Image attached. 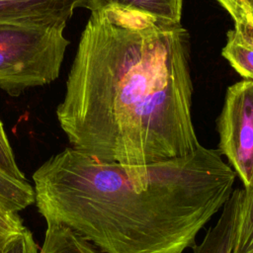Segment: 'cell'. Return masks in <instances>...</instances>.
Masks as SVG:
<instances>
[{"label": "cell", "instance_id": "cell-7", "mask_svg": "<svg viewBox=\"0 0 253 253\" xmlns=\"http://www.w3.org/2000/svg\"><path fill=\"white\" fill-rule=\"evenodd\" d=\"M221 54L239 75L253 81V27L235 23L227 33Z\"/></svg>", "mask_w": 253, "mask_h": 253}, {"label": "cell", "instance_id": "cell-14", "mask_svg": "<svg viewBox=\"0 0 253 253\" xmlns=\"http://www.w3.org/2000/svg\"><path fill=\"white\" fill-rule=\"evenodd\" d=\"M39 248L32 232L26 228L14 238L5 248L3 253H38Z\"/></svg>", "mask_w": 253, "mask_h": 253}, {"label": "cell", "instance_id": "cell-2", "mask_svg": "<svg viewBox=\"0 0 253 253\" xmlns=\"http://www.w3.org/2000/svg\"><path fill=\"white\" fill-rule=\"evenodd\" d=\"M219 150L127 166L72 147L34 173L37 208L102 253H183L234 190Z\"/></svg>", "mask_w": 253, "mask_h": 253}, {"label": "cell", "instance_id": "cell-1", "mask_svg": "<svg viewBox=\"0 0 253 253\" xmlns=\"http://www.w3.org/2000/svg\"><path fill=\"white\" fill-rule=\"evenodd\" d=\"M188 31L135 9L91 12L56 117L71 147L139 166L201 144L192 120Z\"/></svg>", "mask_w": 253, "mask_h": 253}, {"label": "cell", "instance_id": "cell-5", "mask_svg": "<svg viewBox=\"0 0 253 253\" xmlns=\"http://www.w3.org/2000/svg\"><path fill=\"white\" fill-rule=\"evenodd\" d=\"M92 0H0V22L66 26L74 11H91Z\"/></svg>", "mask_w": 253, "mask_h": 253}, {"label": "cell", "instance_id": "cell-12", "mask_svg": "<svg viewBox=\"0 0 253 253\" xmlns=\"http://www.w3.org/2000/svg\"><path fill=\"white\" fill-rule=\"evenodd\" d=\"M0 170L12 178L20 181H28L20 170L3 124L0 120Z\"/></svg>", "mask_w": 253, "mask_h": 253}, {"label": "cell", "instance_id": "cell-6", "mask_svg": "<svg viewBox=\"0 0 253 253\" xmlns=\"http://www.w3.org/2000/svg\"><path fill=\"white\" fill-rule=\"evenodd\" d=\"M241 198L242 189H234L220 210L217 221L208 230L203 240L194 246L193 253H233Z\"/></svg>", "mask_w": 253, "mask_h": 253}, {"label": "cell", "instance_id": "cell-11", "mask_svg": "<svg viewBox=\"0 0 253 253\" xmlns=\"http://www.w3.org/2000/svg\"><path fill=\"white\" fill-rule=\"evenodd\" d=\"M26 228L18 212L0 202V253Z\"/></svg>", "mask_w": 253, "mask_h": 253}, {"label": "cell", "instance_id": "cell-4", "mask_svg": "<svg viewBox=\"0 0 253 253\" xmlns=\"http://www.w3.org/2000/svg\"><path fill=\"white\" fill-rule=\"evenodd\" d=\"M219 152L225 155L243 187L253 181V81L228 87L217 120Z\"/></svg>", "mask_w": 253, "mask_h": 253}, {"label": "cell", "instance_id": "cell-13", "mask_svg": "<svg viewBox=\"0 0 253 253\" xmlns=\"http://www.w3.org/2000/svg\"><path fill=\"white\" fill-rule=\"evenodd\" d=\"M230 15L234 24H246L253 27V0H216Z\"/></svg>", "mask_w": 253, "mask_h": 253}, {"label": "cell", "instance_id": "cell-9", "mask_svg": "<svg viewBox=\"0 0 253 253\" xmlns=\"http://www.w3.org/2000/svg\"><path fill=\"white\" fill-rule=\"evenodd\" d=\"M108 6L131 8L159 18L180 22L183 0H92L91 12Z\"/></svg>", "mask_w": 253, "mask_h": 253}, {"label": "cell", "instance_id": "cell-3", "mask_svg": "<svg viewBox=\"0 0 253 253\" xmlns=\"http://www.w3.org/2000/svg\"><path fill=\"white\" fill-rule=\"evenodd\" d=\"M64 28L0 22V89L16 97L54 81L69 44Z\"/></svg>", "mask_w": 253, "mask_h": 253}, {"label": "cell", "instance_id": "cell-10", "mask_svg": "<svg viewBox=\"0 0 253 253\" xmlns=\"http://www.w3.org/2000/svg\"><path fill=\"white\" fill-rule=\"evenodd\" d=\"M0 202L19 212L35 203L34 188L28 181H20L0 170Z\"/></svg>", "mask_w": 253, "mask_h": 253}, {"label": "cell", "instance_id": "cell-8", "mask_svg": "<svg viewBox=\"0 0 253 253\" xmlns=\"http://www.w3.org/2000/svg\"><path fill=\"white\" fill-rule=\"evenodd\" d=\"M38 253H99V250L71 229L46 222L43 242Z\"/></svg>", "mask_w": 253, "mask_h": 253}]
</instances>
